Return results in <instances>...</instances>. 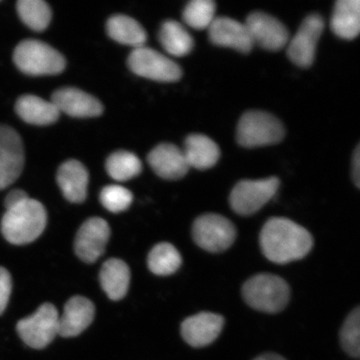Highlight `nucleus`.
Returning <instances> with one entry per match:
<instances>
[{
	"label": "nucleus",
	"instance_id": "6",
	"mask_svg": "<svg viewBox=\"0 0 360 360\" xmlns=\"http://www.w3.org/2000/svg\"><path fill=\"white\" fill-rule=\"evenodd\" d=\"M127 65L134 75L155 82H175L182 77L181 68L176 63L146 46L134 49L127 59Z\"/></svg>",
	"mask_w": 360,
	"mask_h": 360
},
{
	"label": "nucleus",
	"instance_id": "11",
	"mask_svg": "<svg viewBox=\"0 0 360 360\" xmlns=\"http://www.w3.org/2000/svg\"><path fill=\"white\" fill-rule=\"evenodd\" d=\"M323 30L324 21L319 14H310L303 20L295 37L288 41V58L295 65L307 68L314 63Z\"/></svg>",
	"mask_w": 360,
	"mask_h": 360
},
{
	"label": "nucleus",
	"instance_id": "17",
	"mask_svg": "<svg viewBox=\"0 0 360 360\" xmlns=\"http://www.w3.org/2000/svg\"><path fill=\"white\" fill-rule=\"evenodd\" d=\"M96 307L84 296H73L65 303L63 314L58 319V335L75 338L84 333L94 321Z\"/></svg>",
	"mask_w": 360,
	"mask_h": 360
},
{
	"label": "nucleus",
	"instance_id": "9",
	"mask_svg": "<svg viewBox=\"0 0 360 360\" xmlns=\"http://www.w3.org/2000/svg\"><path fill=\"white\" fill-rule=\"evenodd\" d=\"M279 179L241 180L232 189L229 202L239 215H251L264 207L276 195Z\"/></svg>",
	"mask_w": 360,
	"mask_h": 360
},
{
	"label": "nucleus",
	"instance_id": "24",
	"mask_svg": "<svg viewBox=\"0 0 360 360\" xmlns=\"http://www.w3.org/2000/svg\"><path fill=\"white\" fill-rule=\"evenodd\" d=\"M106 32L110 39L118 44L129 45L134 49L144 46L148 39L146 30L141 23L123 14L111 16L106 22Z\"/></svg>",
	"mask_w": 360,
	"mask_h": 360
},
{
	"label": "nucleus",
	"instance_id": "16",
	"mask_svg": "<svg viewBox=\"0 0 360 360\" xmlns=\"http://www.w3.org/2000/svg\"><path fill=\"white\" fill-rule=\"evenodd\" d=\"M208 37L213 44L229 47L243 53L250 52L255 45L245 23L225 16L215 18L208 27Z\"/></svg>",
	"mask_w": 360,
	"mask_h": 360
},
{
	"label": "nucleus",
	"instance_id": "35",
	"mask_svg": "<svg viewBox=\"0 0 360 360\" xmlns=\"http://www.w3.org/2000/svg\"><path fill=\"white\" fill-rule=\"evenodd\" d=\"M255 360H286L284 357L276 354H265L259 355Z\"/></svg>",
	"mask_w": 360,
	"mask_h": 360
},
{
	"label": "nucleus",
	"instance_id": "2",
	"mask_svg": "<svg viewBox=\"0 0 360 360\" xmlns=\"http://www.w3.org/2000/svg\"><path fill=\"white\" fill-rule=\"evenodd\" d=\"M47 213L39 201L27 198L6 210L1 220V231L8 243L27 245L41 236L46 226Z\"/></svg>",
	"mask_w": 360,
	"mask_h": 360
},
{
	"label": "nucleus",
	"instance_id": "15",
	"mask_svg": "<svg viewBox=\"0 0 360 360\" xmlns=\"http://www.w3.org/2000/svg\"><path fill=\"white\" fill-rule=\"evenodd\" d=\"M224 319L219 314L212 312L187 317L181 323V335L184 340L193 347H203L212 345L221 333Z\"/></svg>",
	"mask_w": 360,
	"mask_h": 360
},
{
	"label": "nucleus",
	"instance_id": "1",
	"mask_svg": "<svg viewBox=\"0 0 360 360\" xmlns=\"http://www.w3.org/2000/svg\"><path fill=\"white\" fill-rule=\"evenodd\" d=\"M259 241L264 257L278 264L302 259L314 246V238L304 227L283 217L270 219L262 227Z\"/></svg>",
	"mask_w": 360,
	"mask_h": 360
},
{
	"label": "nucleus",
	"instance_id": "25",
	"mask_svg": "<svg viewBox=\"0 0 360 360\" xmlns=\"http://www.w3.org/2000/svg\"><path fill=\"white\" fill-rule=\"evenodd\" d=\"M160 42L170 56H186L193 49L194 40L184 25L175 20H167L161 26Z\"/></svg>",
	"mask_w": 360,
	"mask_h": 360
},
{
	"label": "nucleus",
	"instance_id": "26",
	"mask_svg": "<svg viewBox=\"0 0 360 360\" xmlns=\"http://www.w3.org/2000/svg\"><path fill=\"white\" fill-rule=\"evenodd\" d=\"M181 264L179 251L167 243L156 245L150 250L148 257V269L156 276H170L179 270Z\"/></svg>",
	"mask_w": 360,
	"mask_h": 360
},
{
	"label": "nucleus",
	"instance_id": "28",
	"mask_svg": "<svg viewBox=\"0 0 360 360\" xmlns=\"http://www.w3.org/2000/svg\"><path fill=\"white\" fill-rule=\"evenodd\" d=\"M108 175L117 181H127L141 174V161L129 151H115L110 155L105 163Z\"/></svg>",
	"mask_w": 360,
	"mask_h": 360
},
{
	"label": "nucleus",
	"instance_id": "12",
	"mask_svg": "<svg viewBox=\"0 0 360 360\" xmlns=\"http://www.w3.org/2000/svg\"><path fill=\"white\" fill-rule=\"evenodd\" d=\"M253 44L270 51L283 49L290 41V32L278 20L264 13L255 11L245 23Z\"/></svg>",
	"mask_w": 360,
	"mask_h": 360
},
{
	"label": "nucleus",
	"instance_id": "31",
	"mask_svg": "<svg viewBox=\"0 0 360 360\" xmlns=\"http://www.w3.org/2000/svg\"><path fill=\"white\" fill-rule=\"evenodd\" d=\"M134 196L129 189L120 186L104 187L101 193V202L108 212H124L131 205Z\"/></svg>",
	"mask_w": 360,
	"mask_h": 360
},
{
	"label": "nucleus",
	"instance_id": "33",
	"mask_svg": "<svg viewBox=\"0 0 360 360\" xmlns=\"http://www.w3.org/2000/svg\"><path fill=\"white\" fill-rule=\"evenodd\" d=\"M27 198H28L27 193L25 191H22V189H14V191H11V193L7 194L4 205H6V210H9V208L20 205Z\"/></svg>",
	"mask_w": 360,
	"mask_h": 360
},
{
	"label": "nucleus",
	"instance_id": "27",
	"mask_svg": "<svg viewBox=\"0 0 360 360\" xmlns=\"http://www.w3.org/2000/svg\"><path fill=\"white\" fill-rule=\"evenodd\" d=\"M18 15L34 32H44L51 20V9L44 0H20L16 4Z\"/></svg>",
	"mask_w": 360,
	"mask_h": 360
},
{
	"label": "nucleus",
	"instance_id": "18",
	"mask_svg": "<svg viewBox=\"0 0 360 360\" xmlns=\"http://www.w3.org/2000/svg\"><path fill=\"white\" fill-rule=\"evenodd\" d=\"M149 165L161 179L176 180L186 176L189 170L184 151L174 144L161 143L150 151Z\"/></svg>",
	"mask_w": 360,
	"mask_h": 360
},
{
	"label": "nucleus",
	"instance_id": "3",
	"mask_svg": "<svg viewBox=\"0 0 360 360\" xmlns=\"http://www.w3.org/2000/svg\"><path fill=\"white\" fill-rule=\"evenodd\" d=\"M13 61L21 72L32 77L59 75L66 65L60 52L37 39L21 41L14 49Z\"/></svg>",
	"mask_w": 360,
	"mask_h": 360
},
{
	"label": "nucleus",
	"instance_id": "32",
	"mask_svg": "<svg viewBox=\"0 0 360 360\" xmlns=\"http://www.w3.org/2000/svg\"><path fill=\"white\" fill-rule=\"evenodd\" d=\"M13 290V281L8 270L0 266V315L4 314L8 304Z\"/></svg>",
	"mask_w": 360,
	"mask_h": 360
},
{
	"label": "nucleus",
	"instance_id": "4",
	"mask_svg": "<svg viewBox=\"0 0 360 360\" xmlns=\"http://www.w3.org/2000/svg\"><path fill=\"white\" fill-rule=\"evenodd\" d=\"M243 296L252 309L266 314H277L290 302V290L284 279L274 274L251 277L243 286Z\"/></svg>",
	"mask_w": 360,
	"mask_h": 360
},
{
	"label": "nucleus",
	"instance_id": "20",
	"mask_svg": "<svg viewBox=\"0 0 360 360\" xmlns=\"http://www.w3.org/2000/svg\"><path fill=\"white\" fill-rule=\"evenodd\" d=\"M189 167L205 170L217 165L220 149L210 137L203 134H191L184 142V150Z\"/></svg>",
	"mask_w": 360,
	"mask_h": 360
},
{
	"label": "nucleus",
	"instance_id": "14",
	"mask_svg": "<svg viewBox=\"0 0 360 360\" xmlns=\"http://www.w3.org/2000/svg\"><path fill=\"white\" fill-rule=\"evenodd\" d=\"M51 103L59 113L71 117H96L103 115V105L96 97L75 87H63L53 92Z\"/></svg>",
	"mask_w": 360,
	"mask_h": 360
},
{
	"label": "nucleus",
	"instance_id": "8",
	"mask_svg": "<svg viewBox=\"0 0 360 360\" xmlns=\"http://www.w3.org/2000/svg\"><path fill=\"white\" fill-rule=\"evenodd\" d=\"M193 236L196 245L202 250L210 252H222L233 245L236 229L226 217L208 213L195 219Z\"/></svg>",
	"mask_w": 360,
	"mask_h": 360
},
{
	"label": "nucleus",
	"instance_id": "5",
	"mask_svg": "<svg viewBox=\"0 0 360 360\" xmlns=\"http://www.w3.org/2000/svg\"><path fill=\"white\" fill-rule=\"evenodd\" d=\"M284 134L283 123L276 116L264 111H248L241 116L236 129L239 146L246 148L278 143Z\"/></svg>",
	"mask_w": 360,
	"mask_h": 360
},
{
	"label": "nucleus",
	"instance_id": "21",
	"mask_svg": "<svg viewBox=\"0 0 360 360\" xmlns=\"http://www.w3.org/2000/svg\"><path fill=\"white\" fill-rule=\"evenodd\" d=\"M15 111L23 122L33 125H49L58 122L59 111L51 101L32 94L21 96L15 103Z\"/></svg>",
	"mask_w": 360,
	"mask_h": 360
},
{
	"label": "nucleus",
	"instance_id": "23",
	"mask_svg": "<svg viewBox=\"0 0 360 360\" xmlns=\"http://www.w3.org/2000/svg\"><path fill=\"white\" fill-rule=\"evenodd\" d=\"M331 30L343 39H354L360 30L359 0H338L331 18Z\"/></svg>",
	"mask_w": 360,
	"mask_h": 360
},
{
	"label": "nucleus",
	"instance_id": "29",
	"mask_svg": "<svg viewBox=\"0 0 360 360\" xmlns=\"http://www.w3.org/2000/svg\"><path fill=\"white\" fill-rule=\"evenodd\" d=\"M215 9L212 0H193L184 8V22L195 30H205L215 20Z\"/></svg>",
	"mask_w": 360,
	"mask_h": 360
},
{
	"label": "nucleus",
	"instance_id": "19",
	"mask_svg": "<svg viewBox=\"0 0 360 360\" xmlns=\"http://www.w3.org/2000/svg\"><path fill=\"white\" fill-rule=\"evenodd\" d=\"M56 180L63 196L72 203H82L86 200L89 187V172L78 160L65 161L58 168Z\"/></svg>",
	"mask_w": 360,
	"mask_h": 360
},
{
	"label": "nucleus",
	"instance_id": "13",
	"mask_svg": "<svg viewBox=\"0 0 360 360\" xmlns=\"http://www.w3.org/2000/svg\"><path fill=\"white\" fill-rule=\"evenodd\" d=\"M110 238V225L101 217L87 219L78 229L75 253L85 264H94L105 251Z\"/></svg>",
	"mask_w": 360,
	"mask_h": 360
},
{
	"label": "nucleus",
	"instance_id": "7",
	"mask_svg": "<svg viewBox=\"0 0 360 360\" xmlns=\"http://www.w3.org/2000/svg\"><path fill=\"white\" fill-rule=\"evenodd\" d=\"M58 319L56 307L44 303L34 314L18 321L16 330L28 347L42 349L58 335Z\"/></svg>",
	"mask_w": 360,
	"mask_h": 360
},
{
	"label": "nucleus",
	"instance_id": "22",
	"mask_svg": "<svg viewBox=\"0 0 360 360\" xmlns=\"http://www.w3.org/2000/svg\"><path fill=\"white\" fill-rule=\"evenodd\" d=\"M99 281L104 292L111 300H122L129 291V267L122 259L110 258L101 267Z\"/></svg>",
	"mask_w": 360,
	"mask_h": 360
},
{
	"label": "nucleus",
	"instance_id": "30",
	"mask_svg": "<svg viewBox=\"0 0 360 360\" xmlns=\"http://www.w3.org/2000/svg\"><path fill=\"white\" fill-rule=\"evenodd\" d=\"M340 343L349 356L359 359L360 355V309L356 307L345 319L340 330Z\"/></svg>",
	"mask_w": 360,
	"mask_h": 360
},
{
	"label": "nucleus",
	"instance_id": "10",
	"mask_svg": "<svg viewBox=\"0 0 360 360\" xmlns=\"http://www.w3.org/2000/svg\"><path fill=\"white\" fill-rule=\"evenodd\" d=\"M25 167V150L20 134L0 124V191L13 184Z\"/></svg>",
	"mask_w": 360,
	"mask_h": 360
},
{
	"label": "nucleus",
	"instance_id": "34",
	"mask_svg": "<svg viewBox=\"0 0 360 360\" xmlns=\"http://www.w3.org/2000/svg\"><path fill=\"white\" fill-rule=\"evenodd\" d=\"M352 176L355 186L359 187L360 184V148L357 146L355 148L354 158H352Z\"/></svg>",
	"mask_w": 360,
	"mask_h": 360
}]
</instances>
